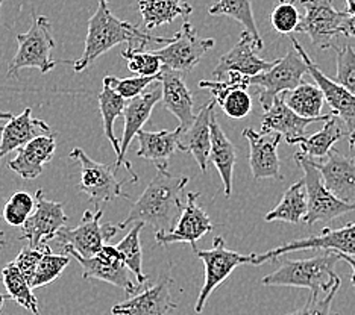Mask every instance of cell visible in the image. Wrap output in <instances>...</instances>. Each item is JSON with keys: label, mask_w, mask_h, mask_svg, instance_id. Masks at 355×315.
Wrapping results in <instances>:
<instances>
[{"label": "cell", "mask_w": 355, "mask_h": 315, "mask_svg": "<svg viewBox=\"0 0 355 315\" xmlns=\"http://www.w3.org/2000/svg\"><path fill=\"white\" fill-rule=\"evenodd\" d=\"M14 118V116L11 114V112H0V120H12Z\"/></svg>", "instance_id": "obj_49"}, {"label": "cell", "mask_w": 355, "mask_h": 315, "mask_svg": "<svg viewBox=\"0 0 355 315\" xmlns=\"http://www.w3.org/2000/svg\"><path fill=\"white\" fill-rule=\"evenodd\" d=\"M122 58L126 60L129 71L135 73L141 78H159L163 71V62L153 52L137 51V48H126L122 53Z\"/></svg>", "instance_id": "obj_39"}, {"label": "cell", "mask_w": 355, "mask_h": 315, "mask_svg": "<svg viewBox=\"0 0 355 315\" xmlns=\"http://www.w3.org/2000/svg\"><path fill=\"white\" fill-rule=\"evenodd\" d=\"M37 200L26 191H17L8 199L3 206V220L15 228H21L34 214Z\"/></svg>", "instance_id": "obj_38"}, {"label": "cell", "mask_w": 355, "mask_h": 315, "mask_svg": "<svg viewBox=\"0 0 355 315\" xmlns=\"http://www.w3.org/2000/svg\"><path fill=\"white\" fill-rule=\"evenodd\" d=\"M324 250V252H336L340 255L355 256V223H349L338 229H322L318 235L301 238L286 242L277 249H272L266 253H255L254 265H261L268 261H275L279 256L300 252V250Z\"/></svg>", "instance_id": "obj_9"}, {"label": "cell", "mask_w": 355, "mask_h": 315, "mask_svg": "<svg viewBox=\"0 0 355 315\" xmlns=\"http://www.w3.org/2000/svg\"><path fill=\"white\" fill-rule=\"evenodd\" d=\"M6 298H10V296H5V294H0V309L3 308V303H5V300Z\"/></svg>", "instance_id": "obj_50"}, {"label": "cell", "mask_w": 355, "mask_h": 315, "mask_svg": "<svg viewBox=\"0 0 355 315\" xmlns=\"http://www.w3.org/2000/svg\"><path fill=\"white\" fill-rule=\"evenodd\" d=\"M306 213H309V197H306V187L302 177L284 192L279 204L269 214H266L264 220L296 224L304 220Z\"/></svg>", "instance_id": "obj_31"}, {"label": "cell", "mask_w": 355, "mask_h": 315, "mask_svg": "<svg viewBox=\"0 0 355 315\" xmlns=\"http://www.w3.org/2000/svg\"><path fill=\"white\" fill-rule=\"evenodd\" d=\"M325 187L345 204L355 205V158L342 155L333 149L325 163H316Z\"/></svg>", "instance_id": "obj_23"}, {"label": "cell", "mask_w": 355, "mask_h": 315, "mask_svg": "<svg viewBox=\"0 0 355 315\" xmlns=\"http://www.w3.org/2000/svg\"><path fill=\"white\" fill-rule=\"evenodd\" d=\"M99 109H101V116L103 120V132L105 136H107L108 141L111 143L112 149H114L117 158L120 156V141L117 140V136L114 134V121L117 117L123 116L125 108H126V100L122 96H119L112 88L107 84H103L102 91L99 93Z\"/></svg>", "instance_id": "obj_33"}, {"label": "cell", "mask_w": 355, "mask_h": 315, "mask_svg": "<svg viewBox=\"0 0 355 315\" xmlns=\"http://www.w3.org/2000/svg\"><path fill=\"white\" fill-rule=\"evenodd\" d=\"M143 223H135L132 229L128 232V235L116 246L119 252L123 256V262L131 271L137 282L143 285L144 282L149 279L148 274L143 273V252H141V242H140V232L143 229Z\"/></svg>", "instance_id": "obj_37"}, {"label": "cell", "mask_w": 355, "mask_h": 315, "mask_svg": "<svg viewBox=\"0 0 355 315\" xmlns=\"http://www.w3.org/2000/svg\"><path fill=\"white\" fill-rule=\"evenodd\" d=\"M333 48L337 52L336 82L355 96V48L351 44Z\"/></svg>", "instance_id": "obj_42"}, {"label": "cell", "mask_w": 355, "mask_h": 315, "mask_svg": "<svg viewBox=\"0 0 355 315\" xmlns=\"http://www.w3.org/2000/svg\"><path fill=\"white\" fill-rule=\"evenodd\" d=\"M103 211L92 213L87 211L83 215L79 226L76 228H64L58 233V240L62 246H69L84 258H93L98 255L102 247L116 237V233L120 231L119 226L105 223L101 224V218Z\"/></svg>", "instance_id": "obj_12"}, {"label": "cell", "mask_w": 355, "mask_h": 315, "mask_svg": "<svg viewBox=\"0 0 355 315\" xmlns=\"http://www.w3.org/2000/svg\"><path fill=\"white\" fill-rule=\"evenodd\" d=\"M338 288H340V285L334 287L324 297H310L309 303H306L304 308L297 309L295 312H290L287 315H338V314L331 312V305H333V300Z\"/></svg>", "instance_id": "obj_45"}, {"label": "cell", "mask_w": 355, "mask_h": 315, "mask_svg": "<svg viewBox=\"0 0 355 315\" xmlns=\"http://www.w3.org/2000/svg\"><path fill=\"white\" fill-rule=\"evenodd\" d=\"M209 159L216 165L217 172H219L223 187H225V196L230 197L232 194V174H234V165L237 161V150L219 125L216 118V114L211 117V152H209Z\"/></svg>", "instance_id": "obj_29"}, {"label": "cell", "mask_w": 355, "mask_h": 315, "mask_svg": "<svg viewBox=\"0 0 355 315\" xmlns=\"http://www.w3.org/2000/svg\"><path fill=\"white\" fill-rule=\"evenodd\" d=\"M346 2V12L355 17V0H345Z\"/></svg>", "instance_id": "obj_48"}, {"label": "cell", "mask_w": 355, "mask_h": 315, "mask_svg": "<svg viewBox=\"0 0 355 315\" xmlns=\"http://www.w3.org/2000/svg\"><path fill=\"white\" fill-rule=\"evenodd\" d=\"M214 44L216 42L213 38H200L195 26L189 20H184L182 29L176 32L172 42L153 53L163 62V69L185 75L198 66L200 58L209 48H213Z\"/></svg>", "instance_id": "obj_10"}, {"label": "cell", "mask_w": 355, "mask_h": 315, "mask_svg": "<svg viewBox=\"0 0 355 315\" xmlns=\"http://www.w3.org/2000/svg\"><path fill=\"white\" fill-rule=\"evenodd\" d=\"M352 37L355 38V17L352 15H346V19L340 28V37Z\"/></svg>", "instance_id": "obj_46"}, {"label": "cell", "mask_w": 355, "mask_h": 315, "mask_svg": "<svg viewBox=\"0 0 355 315\" xmlns=\"http://www.w3.org/2000/svg\"><path fill=\"white\" fill-rule=\"evenodd\" d=\"M43 135H52L51 126L43 120L32 117V109L26 108L20 116L0 127V159Z\"/></svg>", "instance_id": "obj_25"}, {"label": "cell", "mask_w": 355, "mask_h": 315, "mask_svg": "<svg viewBox=\"0 0 355 315\" xmlns=\"http://www.w3.org/2000/svg\"><path fill=\"white\" fill-rule=\"evenodd\" d=\"M257 51L258 48L254 37L246 30L241 32L239 43L228 53H225L219 60V64L214 67L213 75L216 80H222L225 76H230L232 73L245 78H254L272 69L275 61H266L260 58L255 53Z\"/></svg>", "instance_id": "obj_15"}, {"label": "cell", "mask_w": 355, "mask_h": 315, "mask_svg": "<svg viewBox=\"0 0 355 315\" xmlns=\"http://www.w3.org/2000/svg\"><path fill=\"white\" fill-rule=\"evenodd\" d=\"M216 108V100L208 102L196 114L195 123L187 132L182 134L184 140H180V149L189 152L196 159L200 172L207 173V164L211 152V117Z\"/></svg>", "instance_id": "obj_27"}, {"label": "cell", "mask_w": 355, "mask_h": 315, "mask_svg": "<svg viewBox=\"0 0 355 315\" xmlns=\"http://www.w3.org/2000/svg\"><path fill=\"white\" fill-rule=\"evenodd\" d=\"M342 261L340 253L324 252L313 258L284 261L278 270L261 279L266 287H295L311 291L310 297H324L337 285H342L334 267Z\"/></svg>", "instance_id": "obj_3"}, {"label": "cell", "mask_w": 355, "mask_h": 315, "mask_svg": "<svg viewBox=\"0 0 355 315\" xmlns=\"http://www.w3.org/2000/svg\"><path fill=\"white\" fill-rule=\"evenodd\" d=\"M51 247L49 244H43L40 247H25L20 250V253L17 255V258L12 261L15 265H17V269L21 271L23 276H25L31 285V280L34 278V274L38 269V264L42 262L43 256L49 252Z\"/></svg>", "instance_id": "obj_44"}, {"label": "cell", "mask_w": 355, "mask_h": 315, "mask_svg": "<svg viewBox=\"0 0 355 315\" xmlns=\"http://www.w3.org/2000/svg\"><path fill=\"white\" fill-rule=\"evenodd\" d=\"M272 28L281 35H290L297 30L301 15L297 12L293 0H279L270 14Z\"/></svg>", "instance_id": "obj_41"}, {"label": "cell", "mask_w": 355, "mask_h": 315, "mask_svg": "<svg viewBox=\"0 0 355 315\" xmlns=\"http://www.w3.org/2000/svg\"><path fill=\"white\" fill-rule=\"evenodd\" d=\"M243 135L249 141V149H251L249 165H251L254 179H284V176L281 174V164L278 158V145L282 135L277 132H255L251 127H246Z\"/></svg>", "instance_id": "obj_20"}, {"label": "cell", "mask_w": 355, "mask_h": 315, "mask_svg": "<svg viewBox=\"0 0 355 315\" xmlns=\"http://www.w3.org/2000/svg\"><path fill=\"white\" fill-rule=\"evenodd\" d=\"M19 48L8 66V78H17L23 69H38L42 73H51L56 61L51 58L55 47L51 20L44 15H32L31 29L17 35Z\"/></svg>", "instance_id": "obj_4"}, {"label": "cell", "mask_w": 355, "mask_h": 315, "mask_svg": "<svg viewBox=\"0 0 355 315\" xmlns=\"http://www.w3.org/2000/svg\"><path fill=\"white\" fill-rule=\"evenodd\" d=\"M334 114L320 116L319 118H305L297 116L296 112L288 107L284 99V94H279L272 107L264 111L261 121V134L277 132L286 138L292 145H297L302 138H305V129L316 121H328Z\"/></svg>", "instance_id": "obj_18"}, {"label": "cell", "mask_w": 355, "mask_h": 315, "mask_svg": "<svg viewBox=\"0 0 355 315\" xmlns=\"http://www.w3.org/2000/svg\"><path fill=\"white\" fill-rule=\"evenodd\" d=\"M345 135L348 134L337 125V117L333 116L328 121H325L324 127L319 132L309 136V138H302L297 145H300L305 156H309L313 161L316 158L322 159L329 155V152L334 149L333 145L343 138Z\"/></svg>", "instance_id": "obj_32"}, {"label": "cell", "mask_w": 355, "mask_h": 315, "mask_svg": "<svg viewBox=\"0 0 355 315\" xmlns=\"http://www.w3.org/2000/svg\"><path fill=\"white\" fill-rule=\"evenodd\" d=\"M56 150L55 135L38 136L25 147L17 150V156L8 163V168L17 173L21 179L32 181L43 173L44 164L51 163Z\"/></svg>", "instance_id": "obj_26"}, {"label": "cell", "mask_w": 355, "mask_h": 315, "mask_svg": "<svg viewBox=\"0 0 355 315\" xmlns=\"http://www.w3.org/2000/svg\"><path fill=\"white\" fill-rule=\"evenodd\" d=\"M295 161L304 170L306 197H309V213L304 218L306 224L313 226L318 222H331L337 217L355 211V205L345 204L325 187L313 159L305 156L302 152H297L295 153Z\"/></svg>", "instance_id": "obj_6"}, {"label": "cell", "mask_w": 355, "mask_h": 315, "mask_svg": "<svg viewBox=\"0 0 355 315\" xmlns=\"http://www.w3.org/2000/svg\"><path fill=\"white\" fill-rule=\"evenodd\" d=\"M304 15L297 26L300 34L309 35L319 48L334 47L333 39L340 37V28L348 12L337 11L333 0H300Z\"/></svg>", "instance_id": "obj_11"}, {"label": "cell", "mask_w": 355, "mask_h": 315, "mask_svg": "<svg viewBox=\"0 0 355 315\" xmlns=\"http://www.w3.org/2000/svg\"><path fill=\"white\" fill-rule=\"evenodd\" d=\"M70 262V256L67 255H53L52 250H49L44 256L42 262L38 264V269L31 280V288L37 289L44 285H49L55 279H58L62 271Z\"/></svg>", "instance_id": "obj_40"}, {"label": "cell", "mask_w": 355, "mask_h": 315, "mask_svg": "<svg viewBox=\"0 0 355 315\" xmlns=\"http://www.w3.org/2000/svg\"><path fill=\"white\" fill-rule=\"evenodd\" d=\"M161 91H163L164 108L180 121L182 134H185L195 123V100L184 80V75L180 71L163 69L161 71Z\"/></svg>", "instance_id": "obj_22"}, {"label": "cell", "mask_w": 355, "mask_h": 315, "mask_svg": "<svg viewBox=\"0 0 355 315\" xmlns=\"http://www.w3.org/2000/svg\"><path fill=\"white\" fill-rule=\"evenodd\" d=\"M293 47L302 56L306 67H309V75L316 80L318 87L324 93L325 100L333 108V114L336 117H340L346 125V134L349 135V145L351 149H355V96L346 90L345 87L337 84L336 80L329 79L324 71H322L316 64L313 62L310 55L305 52V48L300 44V42L295 37H292Z\"/></svg>", "instance_id": "obj_13"}, {"label": "cell", "mask_w": 355, "mask_h": 315, "mask_svg": "<svg viewBox=\"0 0 355 315\" xmlns=\"http://www.w3.org/2000/svg\"><path fill=\"white\" fill-rule=\"evenodd\" d=\"M342 256V261H346L352 269V276H351V284L352 287L355 288V258L354 256H349V255H340Z\"/></svg>", "instance_id": "obj_47"}, {"label": "cell", "mask_w": 355, "mask_h": 315, "mask_svg": "<svg viewBox=\"0 0 355 315\" xmlns=\"http://www.w3.org/2000/svg\"><path fill=\"white\" fill-rule=\"evenodd\" d=\"M139 10L148 30L172 23L176 17L187 20L193 12L191 6L182 0H140Z\"/></svg>", "instance_id": "obj_30"}, {"label": "cell", "mask_w": 355, "mask_h": 315, "mask_svg": "<svg viewBox=\"0 0 355 315\" xmlns=\"http://www.w3.org/2000/svg\"><path fill=\"white\" fill-rule=\"evenodd\" d=\"M110 2L111 0H98V10L88 20L84 53L73 64V70L76 73L87 70L99 56L120 43H128V48L144 51V47L149 43L168 44L173 39V37L164 38L149 35L137 28L135 24L119 20L111 12Z\"/></svg>", "instance_id": "obj_2"}, {"label": "cell", "mask_w": 355, "mask_h": 315, "mask_svg": "<svg viewBox=\"0 0 355 315\" xmlns=\"http://www.w3.org/2000/svg\"><path fill=\"white\" fill-rule=\"evenodd\" d=\"M159 100H163V91H161V87H155L152 88L150 91L143 93L141 96L135 97V99L126 103V108L123 112L125 127L122 134V141H120V149H122V152H120V156L116 161L114 168L119 170L120 165H125L128 172L132 174L134 182L139 181V176L135 174L131 163L126 159V152L129 149V144H131L135 136L143 131V126L146 125V121L149 120L153 107H155Z\"/></svg>", "instance_id": "obj_16"}, {"label": "cell", "mask_w": 355, "mask_h": 315, "mask_svg": "<svg viewBox=\"0 0 355 315\" xmlns=\"http://www.w3.org/2000/svg\"><path fill=\"white\" fill-rule=\"evenodd\" d=\"M159 79L161 76L159 78L135 76V78H125V79H117L114 76H105L103 84L110 85L112 90H114L119 96H122L125 100H132L135 97L143 94L144 88Z\"/></svg>", "instance_id": "obj_43"}, {"label": "cell", "mask_w": 355, "mask_h": 315, "mask_svg": "<svg viewBox=\"0 0 355 315\" xmlns=\"http://www.w3.org/2000/svg\"><path fill=\"white\" fill-rule=\"evenodd\" d=\"M200 192H189L187 204L178 220L175 229L172 232H157L155 240L159 246H167L172 242H189L193 250L198 249L196 242L202 238L205 233L211 232L214 226L209 220L208 214L198 205V199Z\"/></svg>", "instance_id": "obj_17"}, {"label": "cell", "mask_w": 355, "mask_h": 315, "mask_svg": "<svg viewBox=\"0 0 355 315\" xmlns=\"http://www.w3.org/2000/svg\"><path fill=\"white\" fill-rule=\"evenodd\" d=\"M208 12L211 15H225V17L237 20L240 24H243L245 30L254 37L258 51H261L264 47L260 32H258L255 24L251 0H217L213 6L209 8Z\"/></svg>", "instance_id": "obj_34"}, {"label": "cell", "mask_w": 355, "mask_h": 315, "mask_svg": "<svg viewBox=\"0 0 355 315\" xmlns=\"http://www.w3.org/2000/svg\"><path fill=\"white\" fill-rule=\"evenodd\" d=\"M305 73H309V67L293 47L286 56L275 60L272 69L249 78V85L258 88V100L261 108L268 111L279 94L293 91L304 82Z\"/></svg>", "instance_id": "obj_5"}, {"label": "cell", "mask_w": 355, "mask_h": 315, "mask_svg": "<svg viewBox=\"0 0 355 315\" xmlns=\"http://www.w3.org/2000/svg\"><path fill=\"white\" fill-rule=\"evenodd\" d=\"M2 278L10 298H12L15 303L23 306L25 309L31 311L32 315H40L37 297L32 293L34 289L31 288L28 279L23 276L17 265L14 262L6 264L2 270Z\"/></svg>", "instance_id": "obj_36"}, {"label": "cell", "mask_w": 355, "mask_h": 315, "mask_svg": "<svg viewBox=\"0 0 355 315\" xmlns=\"http://www.w3.org/2000/svg\"><path fill=\"white\" fill-rule=\"evenodd\" d=\"M171 278L163 276L157 284L144 288L125 302L112 306V315H167L178 308L172 298Z\"/></svg>", "instance_id": "obj_19"}, {"label": "cell", "mask_w": 355, "mask_h": 315, "mask_svg": "<svg viewBox=\"0 0 355 315\" xmlns=\"http://www.w3.org/2000/svg\"><path fill=\"white\" fill-rule=\"evenodd\" d=\"M62 247L64 253L71 255V258H75L79 265L83 267V278L85 280L96 279L108 282L111 285L125 289V293L131 296L139 293L140 284L139 282H134L131 276H129V270L123 261L110 262L107 260H103L99 255H96L93 258H84L69 246Z\"/></svg>", "instance_id": "obj_24"}, {"label": "cell", "mask_w": 355, "mask_h": 315, "mask_svg": "<svg viewBox=\"0 0 355 315\" xmlns=\"http://www.w3.org/2000/svg\"><path fill=\"white\" fill-rule=\"evenodd\" d=\"M6 244V241H3V240H0V246H5Z\"/></svg>", "instance_id": "obj_51"}, {"label": "cell", "mask_w": 355, "mask_h": 315, "mask_svg": "<svg viewBox=\"0 0 355 315\" xmlns=\"http://www.w3.org/2000/svg\"><path fill=\"white\" fill-rule=\"evenodd\" d=\"M249 78L232 73L228 80H200L199 88L211 91L216 103L231 118H245L252 111V99L248 94Z\"/></svg>", "instance_id": "obj_21"}, {"label": "cell", "mask_w": 355, "mask_h": 315, "mask_svg": "<svg viewBox=\"0 0 355 315\" xmlns=\"http://www.w3.org/2000/svg\"><path fill=\"white\" fill-rule=\"evenodd\" d=\"M189 183L187 176H175L167 170H158L148 188L132 205L125 220L117 224L122 231L129 224H149L157 232H172L184 211L181 194Z\"/></svg>", "instance_id": "obj_1"}, {"label": "cell", "mask_w": 355, "mask_h": 315, "mask_svg": "<svg viewBox=\"0 0 355 315\" xmlns=\"http://www.w3.org/2000/svg\"><path fill=\"white\" fill-rule=\"evenodd\" d=\"M182 135V129L178 126L175 131H159V132H148L141 131L139 138L140 147L137 155L143 159L152 161L157 170H167L168 159L173 156V153L180 149V140Z\"/></svg>", "instance_id": "obj_28"}, {"label": "cell", "mask_w": 355, "mask_h": 315, "mask_svg": "<svg viewBox=\"0 0 355 315\" xmlns=\"http://www.w3.org/2000/svg\"><path fill=\"white\" fill-rule=\"evenodd\" d=\"M2 3H3V0H0V6H2ZM0 21H2V20H0Z\"/></svg>", "instance_id": "obj_52"}, {"label": "cell", "mask_w": 355, "mask_h": 315, "mask_svg": "<svg viewBox=\"0 0 355 315\" xmlns=\"http://www.w3.org/2000/svg\"><path fill=\"white\" fill-rule=\"evenodd\" d=\"M70 159L80 164V182L78 188L90 197L92 204H107V201H112L119 197L131 199L129 194L122 190V185L126 181L117 179L114 174V167L96 163L79 147H75L70 152Z\"/></svg>", "instance_id": "obj_8"}, {"label": "cell", "mask_w": 355, "mask_h": 315, "mask_svg": "<svg viewBox=\"0 0 355 315\" xmlns=\"http://www.w3.org/2000/svg\"><path fill=\"white\" fill-rule=\"evenodd\" d=\"M35 200V211L21 226L20 233V240H28L31 247H40L47 244V241L56 240L61 229L66 228L69 222V217L64 213V205L47 200L43 190L37 191Z\"/></svg>", "instance_id": "obj_14"}, {"label": "cell", "mask_w": 355, "mask_h": 315, "mask_svg": "<svg viewBox=\"0 0 355 315\" xmlns=\"http://www.w3.org/2000/svg\"><path fill=\"white\" fill-rule=\"evenodd\" d=\"M193 252L196 253L205 267V282L204 287L200 288L198 300L195 303V312L200 314L204 311V306L211 296L213 291L219 287L222 282L230 278V274L241 264H252L255 260V253L241 255L234 250H228L225 247V240L222 237H216L213 241V249L199 250L195 249Z\"/></svg>", "instance_id": "obj_7"}, {"label": "cell", "mask_w": 355, "mask_h": 315, "mask_svg": "<svg viewBox=\"0 0 355 315\" xmlns=\"http://www.w3.org/2000/svg\"><path fill=\"white\" fill-rule=\"evenodd\" d=\"M284 99L297 116L305 118H319L325 97L319 87L302 82L293 91L284 93Z\"/></svg>", "instance_id": "obj_35"}]
</instances>
